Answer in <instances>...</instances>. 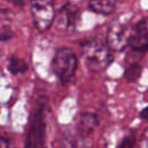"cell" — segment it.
Here are the masks:
<instances>
[{"instance_id":"obj_1","label":"cell","mask_w":148,"mask_h":148,"mask_svg":"<svg viewBox=\"0 0 148 148\" xmlns=\"http://www.w3.org/2000/svg\"><path fill=\"white\" fill-rule=\"evenodd\" d=\"M45 109H46V99L44 97H40L37 101L34 113L31 114L29 130L24 142V148H46Z\"/></svg>"},{"instance_id":"obj_2","label":"cell","mask_w":148,"mask_h":148,"mask_svg":"<svg viewBox=\"0 0 148 148\" xmlns=\"http://www.w3.org/2000/svg\"><path fill=\"white\" fill-rule=\"evenodd\" d=\"M106 44L91 40L82 45V57L87 67L92 72L104 71L111 62L112 56Z\"/></svg>"},{"instance_id":"obj_3","label":"cell","mask_w":148,"mask_h":148,"mask_svg":"<svg viewBox=\"0 0 148 148\" xmlns=\"http://www.w3.org/2000/svg\"><path fill=\"white\" fill-rule=\"evenodd\" d=\"M76 67L77 57L71 49L60 47L56 51L51 62V69L61 83L66 84L71 81L75 74Z\"/></svg>"},{"instance_id":"obj_4","label":"cell","mask_w":148,"mask_h":148,"mask_svg":"<svg viewBox=\"0 0 148 148\" xmlns=\"http://www.w3.org/2000/svg\"><path fill=\"white\" fill-rule=\"evenodd\" d=\"M31 17L39 32L46 31L54 20V0H30Z\"/></svg>"},{"instance_id":"obj_5","label":"cell","mask_w":148,"mask_h":148,"mask_svg":"<svg viewBox=\"0 0 148 148\" xmlns=\"http://www.w3.org/2000/svg\"><path fill=\"white\" fill-rule=\"evenodd\" d=\"M132 29L128 23L114 22L106 32V45L111 51L121 52L128 46Z\"/></svg>"},{"instance_id":"obj_6","label":"cell","mask_w":148,"mask_h":148,"mask_svg":"<svg viewBox=\"0 0 148 148\" xmlns=\"http://www.w3.org/2000/svg\"><path fill=\"white\" fill-rule=\"evenodd\" d=\"M128 46L134 52L140 53L148 50V16L139 20L132 28Z\"/></svg>"},{"instance_id":"obj_7","label":"cell","mask_w":148,"mask_h":148,"mask_svg":"<svg viewBox=\"0 0 148 148\" xmlns=\"http://www.w3.org/2000/svg\"><path fill=\"white\" fill-rule=\"evenodd\" d=\"M79 18H80V9L74 3H66L59 10L58 22L59 25L65 29L73 30L76 27Z\"/></svg>"},{"instance_id":"obj_8","label":"cell","mask_w":148,"mask_h":148,"mask_svg":"<svg viewBox=\"0 0 148 148\" xmlns=\"http://www.w3.org/2000/svg\"><path fill=\"white\" fill-rule=\"evenodd\" d=\"M98 123H99L98 118L95 113H90V112L81 113L76 124V132L80 136L84 138L95 131V128L98 126Z\"/></svg>"},{"instance_id":"obj_9","label":"cell","mask_w":148,"mask_h":148,"mask_svg":"<svg viewBox=\"0 0 148 148\" xmlns=\"http://www.w3.org/2000/svg\"><path fill=\"white\" fill-rule=\"evenodd\" d=\"M89 9L101 15H110L116 9V0H89Z\"/></svg>"},{"instance_id":"obj_10","label":"cell","mask_w":148,"mask_h":148,"mask_svg":"<svg viewBox=\"0 0 148 148\" xmlns=\"http://www.w3.org/2000/svg\"><path fill=\"white\" fill-rule=\"evenodd\" d=\"M142 73V67L138 62H133L130 66H127L124 71V79L127 82H135L140 77Z\"/></svg>"},{"instance_id":"obj_11","label":"cell","mask_w":148,"mask_h":148,"mask_svg":"<svg viewBox=\"0 0 148 148\" xmlns=\"http://www.w3.org/2000/svg\"><path fill=\"white\" fill-rule=\"evenodd\" d=\"M8 69L12 74H22L24 72H27L28 69V64L23 60V59H20V58H16V57H12L9 59V62H8Z\"/></svg>"},{"instance_id":"obj_12","label":"cell","mask_w":148,"mask_h":148,"mask_svg":"<svg viewBox=\"0 0 148 148\" xmlns=\"http://www.w3.org/2000/svg\"><path fill=\"white\" fill-rule=\"evenodd\" d=\"M134 147H135V136L133 134H130L120 141L117 148H134Z\"/></svg>"},{"instance_id":"obj_13","label":"cell","mask_w":148,"mask_h":148,"mask_svg":"<svg viewBox=\"0 0 148 148\" xmlns=\"http://www.w3.org/2000/svg\"><path fill=\"white\" fill-rule=\"evenodd\" d=\"M13 37V32L12 30H9L8 28H3L1 31H0V40L1 42H6L8 39H10Z\"/></svg>"},{"instance_id":"obj_14","label":"cell","mask_w":148,"mask_h":148,"mask_svg":"<svg viewBox=\"0 0 148 148\" xmlns=\"http://www.w3.org/2000/svg\"><path fill=\"white\" fill-rule=\"evenodd\" d=\"M0 148H14L12 142L3 136H0Z\"/></svg>"},{"instance_id":"obj_15","label":"cell","mask_w":148,"mask_h":148,"mask_svg":"<svg viewBox=\"0 0 148 148\" xmlns=\"http://www.w3.org/2000/svg\"><path fill=\"white\" fill-rule=\"evenodd\" d=\"M140 118L146 120V121H148V106H146L145 109H142L140 111Z\"/></svg>"},{"instance_id":"obj_16","label":"cell","mask_w":148,"mask_h":148,"mask_svg":"<svg viewBox=\"0 0 148 148\" xmlns=\"http://www.w3.org/2000/svg\"><path fill=\"white\" fill-rule=\"evenodd\" d=\"M6 1L10 2L13 5H16V6H20V7H22L24 5V0H6Z\"/></svg>"}]
</instances>
